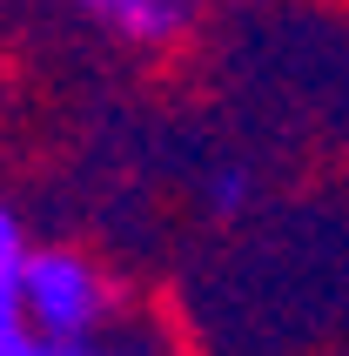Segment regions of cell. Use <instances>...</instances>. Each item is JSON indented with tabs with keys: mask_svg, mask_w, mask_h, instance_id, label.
Masks as SVG:
<instances>
[{
	"mask_svg": "<svg viewBox=\"0 0 349 356\" xmlns=\"http://www.w3.org/2000/svg\"><path fill=\"white\" fill-rule=\"evenodd\" d=\"M202 202H209V216H222V222H235L242 209L255 202V181H249V168L242 161H222L209 181H202Z\"/></svg>",
	"mask_w": 349,
	"mask_h": 356,
	"instance_id": "cell-3",
	"label": "cell"
},
{
	"mask_svg": "<svg viewBox=\"0 0 349 356\" xmlns=\"http://www.w3.org/2000/svg\"><path fill=\"white\" fill-rule=\"evenodd\" d=\"M209 7H269V0H209Z\"/></svg>",
	"mask_w": 349,
	"mask_h": 356,
	"instance_id": "cell-5",
	"label": "cell"
},
{
	"mask_svg": "<svg viewBox=\"0 0 349 356\" xmlns=\"http://www.w3.org/2000/svg\"><path fill=\"white\" fill-rule=\"evenodd\" d=\"M74 20H88L95 34L135 47V54H174L188 47L209 0H60Z\"/></svg>",
	"mask_w": 349,
	"mask_h": 356,
	"instance_id": "cell-2",
	"label": "cell"
},
{
	"mask_svg": "<svg viewBox=\"0 0 349 356\" xmlns=\"http://www.w3.org/2000/svg\"><path fill=\"white\" fill-rule=\"evenodd\" d=\"M67 356H161V350H155V337H148V330H128V323H121L115 337L88 343V350H67Z\"/></svg>",
	"mask_w": 349,
	"mask_h": 356,
	"instance_id": "cell-4",
	"label": "cell"
},
{
	"mask_svg": "<svg viewBox=\"0 0 349 356\" xmlns=\"http://www.w3.org/2000/svg\"><path fill=\"white\" fill-rule=\"evenodd\" d=\"M20 323L47 350H88L121 330L115 269L74 242H34L20 262Z\"/></svg>",
	"mask_w": 349,
	"mask_h": 356,
	"instance_id": "cell-1",
	"label": "cell"
}]
</instances>
